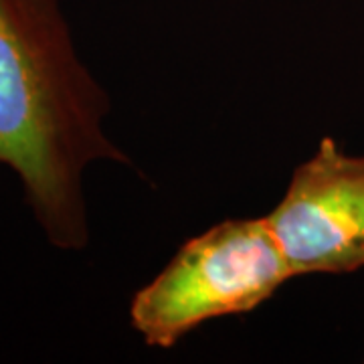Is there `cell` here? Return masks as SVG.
<instances>
[{"instance_id":"obj_2","label":"cell","mask_w":364,"mask_h":364,"mask_svg":"<svg viewBox=\"0 0 364 364\" xmlns=\"http://www.w3.org/2000/svg\"><path fill=\"white\" fill-rule=\"evenodd\" d=\"M294 273L267 217L227 219L184 241L130 301V322L148 346L172 348L195 328L253 312Z\"/></svg>"},{"instance_id":"obj_1","label":"cell","mask_w":364,"mask_h":364,"mask_svg":"<svg viewBox=\"0 0 364 364\" xmlns=\"http://www.w3.org/2000/svg\"><path fill=\"white\" fill-rule=\"evenodd\" d=\"M109 95L79 59L59 0H0V166L21 181L47 243L83 251V178L95 162L130 166L104 128Z\"/></svg>"},{"instance_id":"obj_3","label":"cell","mask_w":364,"mask_h":364,"mask_svg":"<svg viewBox=\"0 0 364 364\" xmlns=\"http://www.w3.org/2000/svg\"><path fill=\"white\" fill-rule=\"evenodd\" d=\"M294 277L364 267V156L326 136L294 170L284 198L267 215Z\"/></svg>"}]
</instances>
